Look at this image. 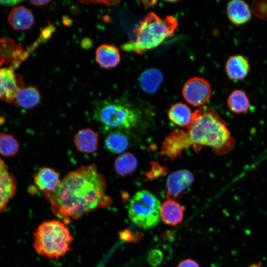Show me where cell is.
<instances>
[{
	"instance_id": "cell-15",
	"label": "cell",
	"mask_w": 267,
	"mask_h": 267,
	"mask_svg": "<svg viewBox=\"0 0 267 267\" xmlns=\"http://www.w3.org/2000/svg\"><path fill=\"white\" fill-rule=\"evenodd\" d=\"M250 64L248 59L241 55L231 56L225 64L226 73L232 80L245 79L250 71Z\"/></svg>"
},
{
	"instance_id": "cell-21",
	"label": "cell",
	"mask_w": 267,
	"mask_h": 267,
	"mask_svg": "<svg viewBox=\"0 0 267 267\" xmlns=\"http://www.w3.org/2000/svg\"><path fill=\"white\" fill-rule=\"evenodd\" d=\"M192 114L190 109L182 103L173 104L169 109L168 117L173 123L180 126L187 127L191 123Z\"/></svg>"
},
{
	"instance_id": "cell-29",
	"label": "cell",
	"mask_w": 267,
	"mask_h": 267,
	"mask_svg": "<svg viewBox=\"0 0 267 267\" xmlns=\"http://www.w3.org/2000/svg\"><path fill=\"white\" fill-rule=\"evenodd\" d=\"M21 0H0V4L7 6H13L19 3L22 2Z\"/></svg>"
},
{
	"instance_id": "cell-1",
	"label": "cell",
	"mask_w": 267,
	"mask_h": 267,
	"mask_svg": "<svg viewBox=\"0 0 267 267\" xmlns=\"http://www.w3.org/2000/svg\"><path fill=\"white\" fill-rule=\"evenodd\" d=\"M106 189L105 178L95 165L90 164L69 172L54 190L43 193L54 214L66 221L109 206L112 199Z\"/></svg>"
},
{
	"instance_id": "cell-4",
	"label": "cell",
	"mask_w": 267,
	"mask_h": 267,
	"mask_svg": "<svg viewBox=\"0 0 267 267\" xmlns=\"http://www.w3.org/2000/svg\"><path fill=\"white\" fill-rule=\"evenodd\" d=\"M73 238L65 223L58 220L44 221L34 233V248L39 255L57 259L71 249Z\"/></svg>"
},
{
	"instance_id": "cell-26",
	"label": "cell",
	"mask_w": 267,
	"mask_h": 267,
	"mask_svg": "<svg viewBox=\"0 0 267 267\" xmlns=\"http://www.w3.org/2000/svg\"><path fill=\"white\" fill-rule=\"evenodd\" d=\"M19 149V143L12 134L0 133V153L2 155L5 157L13 156Z\"/></svg>"
},
{
	"instance_id": "cell-18",
	"label": "cell",
	"mask_w": 267,
	"mask_h": 267,
	"mask_svg": "<svg viewBox=\"0 0 267 267\" xmlns=\"http://www.w3.org/2000/svg\"><path fill=\"white\" fill-rule=\"evenodd\" d=\"M184 209L178 202L172 199H168L161 207V218L167 224L175 226L182 222Z\"/></svg>"
},
{
	"instance_id": "cell-22",
	"label": "cell",
	"mask_w": 267,
	"mask_h": 267,
	"mask_svg": "<svg viewBox=\"0 0 267 267\" xmlns=\"http://www.w3.org/2000/svg\"><path fill=\"white\" fill-rule=\"evenodd\" d=\"M163 81L161 72L155 68L145 70L141 75L140 84L142 89L148 93L155 92Z\"/></svg>"
},
{
	"instance_id": "cell-16",
	"label": "cell",
	"mask_w": 267,
	"mask_h": 267,
	"mask_svg": "<svg viewBox=\"0 0 267 267\" xmlns=\"http://www.w3.org/2000/svg\"><path fill=\"white\" fill-rule=\"evenodd\" d=\"M9 24L16 30H28L34 23V15L26 7L20 5L12 8L8 16Z\"/></svg>"
},
{
	"instance_id": "cell-23",
	"label": "cell",
	"mask_w": 267,
	"mask_h": 267,
	"mask_svg": "<svg viewBox=\"0 0 267 267\" xmlns=\"http://www.w3.org/2000/svg\"><path fill=\"white\" fill-rule=\"evenodd\" d=\"M227 104L229 110L237 114L245 113L250 107L249 99L241 89L233 90L228 97Z\"/></svg>"
},
{
	"instance_id": "cell-9",
	"label": "cell",
	"mask_w": 267,
	"mask_h": 267,
	"mask_svg": "<svg viewBox=\"0 0 267 267\" xmlns=\"http://www.w3.org/2000/svg\"><path fill=\"white\" fill-rule=\"evenodd\" d=\"M24 54L20 44L10 38L0 39V66L11 63L10 68L13 71L25 59Z\"/></svg>"
},
{
	"instance_id": "cell-10",
	"label": "cell",
	"mask_w": 267,
	"mask_h": 267,
	"mask_svg": "<svg viewBox=\"0 0 267 267\" xmlns=\"http://www.w3.org/2000/svg\"><path fill=\"white\" fill-rule=\"evenodd\" d=\"M191 145L187 131L175 130L165 139L162 154L173 159L179 156L182 151Z\"/></svg>"
},
{
	"instance_id": "cell-6",
	"label": "cell",
	"mask_w": 267,
	"mask_h": 267,
	"mask_svg": "<svg viewBox=\"0 0 267 267\" xmlns=\"http://www.w3.org/2000/svg\"><path fill=\"white\" fill-rule=\"evenodd\" d=\"M95 119L105 127L129 129L138 121L137 113L131 108L116 101H98L95 106Z\"/></svg>"
},
{
	"instance_id": "cell-27",
	"label": "cell",
	"mask_w": 267,
	"mask_h": 267,
	"mask_svg": "<svg viewBox=\"0 0 267 267\" xmlns=\"http://www.w3.org/2000/svg\"><path fill=\"white\" fill-rule=\"evenodd\" d=\"M252 9L258 18L267 21V0L253 1Z\"/></svg>"
},
{
	"instance_id": "cell-14",
	"label": "cell",
	"mask_w": 267,
	"mask_h": 267,
	"mask_svg": "<svg viewBox=\"0 0 267 267\" xmlns=\"http://www.w3.org/2000/svg\"><path fill=\"white\" fill-rule=\"evenodd\" d=\"M99 135L90 128H85L77 132L74 137V143L77 149L82 153H91L96 150Z\"/></svg>"
},
{
	"instance_id": "cell-5",
	"label": "cell",
	"mask_w": 267,
	"mask_h": 267,
	"mask_svg": "<svg viewBox=\"0 0 267 267\" xmlns=\"http://www.w3.org/2000/svg\"><path fill=\"white\" fill-rule=\"evenodd\" d=\"M161 203L148 190L136 192L130 200L128 215L130 220L138 227L149 229L157 225L161 219Z\"/></svg>"
},
{
	"instance_id": "cell-25",
	"label": "cell",
	"mask_w": 267,
	"mask_h": 267,
	"mask_svg": "<svg viewBox=\"0 0 267 267\" xmlns=\"http://www.w3.org/2000/svg\"><path fill=\"white\" fill-rule=\"evenodd\" d=\"M137 166L135 157L131 153L126 152L119 156L115 160L114 169L117 174L126 176L133 173Z\"/></svg>"
},
{
	"instance_id": "cell-31",
	"label": "cell",
	"mask_w": 267,
	"mask_h": 267,
	"mask_svg": "<svg viewBox=\"0 0 267 267\" xmlns=\"http://www.w3.org/2000/svg\"><path fill=\"white\" fill-rule=\"evenodd\" d=\"M249 267H262V264L261 263L258 264H252L249 266Z\"/></svg>"
},
{
	"instance_id": "cell-30",
	"label": "cell",
	"mask_w": 267,
	"mask_h": 267,
	"mask_svg": "<svg viewBox=\"0 0 267 267\" xmlns=\"http://www.w3.org/2000/svg\"><path fill=\"white\" fill-rule=\"evenodd\" d=\"M30 2L36 6H44L48 4L50 0H30Z\"/></svg>"
},
{
	"instance_id": "cell-13",
	"label": "cell",
	"mask_w": 267,
	"mask_h": 267,
	"mask_svg": "<svg viewBox=\"0 0 267 267\" xmlns=\"http://www.w3.org/2000/svg\"><path fill=\"white\" fill-rule=\"evenodd\" d=\"M59 173L48 167H42L34 176V182L37 188L44 192L54 190L60 182Z\"/></svg>"
},
{
	"instance_id": "cell-24",
	"label": "cell",
	"mask_w": 267,
	"mask_h": 267,
	"mask_svg": "<svg viewBox=\"0 0 267 267\" xmlns=\"http://www.w3.org/2000/svg\"><path fill=\"white\" fill-rule=\"evenodd\" d=\"M104 145L110 152L120 154L127 149L129 145V140L123 133L113 131L109 133L105 138Z\"/></svg>"
},
{
	"instance_id": "cell-8",
	"label": "cell",
	"mask_w": 267,
	"mask_h": 267,
	"mask_svg": "<svg viewBox=\"0 0 267 267\" xmlns=\"http://www.w3.org/2000/svg\"><path fill=\"white\" fill-rule=\"evenodd\" d=\"M23 88L21 76L10 68H0V100L12 102L17 92Z\"/></svg>"
},
{
	"instance_id": "cell-7",
	"label": "cell",
	"mask_w": 267,
	"mask_h": 267,
	"mask_svg": "<svg viewBox=\"0 0 267 267\" xmlns=\"http://www.w3.org/2000/svg\"><path fill=\"white\" fill-rule=\"evenodd\" d=\"M182 93L188 103L193 106H201L210 99L211 88L209 83L204 79L193 77L185 83Z\"/></svg>"
},
{
	"instance_id": "cell-17",
	"label": "cell",
	"mask_w": 267,
	"mask_h": 267,
	"mask_svg": "<svg viewBox=\"0 0 267 267\" xmlns=\"http://www.w3.org/2000/svg\"><path fill=\"white\" fill-rule=\"evenodd\" d=\"M227 14L230 21L236 25H243L252 17L249 6L242 0L230 1L227 6Z\"/></svg>"
},
{
	"instance_id": "cell-28",
	"label": "cell",
	"mask_w": 267,
	"mask_h": 267,
	"mask_svg": "<svg viewBox=\"0 0 267 267\" xmlns=\"http://www.w3.org/2000/svg\"><path fill=\"white\" fill-rule=\"evenodd\" d=\"M177 267H199V266L194 260L187 259L180 262Z\"/></svg>"
},
{
	"instance_id": "cell-2",
	"label": "cell",
	"mask_w": 267,
	"mask_h": 267,
	"mask_svg": "<svg viewBox=\"0 0 267 267\" xmlns=\"http://www.w3.org/2000/svg\"><path fill=\"white\" fill-rule=\"evenodd\" d=\"M186 129L190 144L196 151L208 146L215 154L223 155L235 147V139L225 122L213 108L202 107L195 110Z\"/></svg>"
},
{
	"instance_id": "cell-3",
	"label": "cell",
	"mask_w": 267,
	"mask_h": 267,
	"mask_svg": "<svg viewBox=\"0 0 267 267\" xmlns=\"http://www.w3.org/2000/svg\"><path fill=\"white\" fill-rule=\"evenodd\" d=\"M178 26L176 18L167 16L162 19L153 12L149 13L134 29L135 40L121 45L123 50L142 54L157 47L174 35Z\"/></svg>"
},
{
	"instance_id": "cell-20",
	"label": "cell",
	"mask_w": 267,
	"mask_h": 267,
	"mask_svg": "<svg viewBox=\"0 0 267 267\" xmlns=\"http://www.w3.org/2000/svg\"><path fill=\"white\" fill-rule=\"evenodd\" d=\"M40 99V93L37 89L29 86L23 88L17 92L14 103L17 106L29 109L37 105Z\"/></svg>"
},
{
	"instance_id": "cell-19",
	"label": "cell",
	"mask_w": 267,
	"mask_h": 267,
	"mask_svg": "<svg viewBox=\"0 0 267 267\" xmlns=\"http://www.w3.org/2000/svg\"><path fill=\"white\" fill-rule=\"evenodd\" d=\"M95 60L102 68L115 67L118 65L121 60L119 51L113 45L101 44L96 50Z\"/></svg>"
},
{
	"instance_id": "cell-11",
	"label": "cell",
	"mask_w": 267,
	"mask_h": 267,
	"mask_svg": "<svg viewBox=\"0 0 267 267\" xmlns=\"http://www.w3.org/2000/svg\"><path fill=\"white\" fill-rule=\"evenodd\" d=\"M16 188L14 176L0 158V212L5 210L9 200L15 195Z\"/></svg>"
},
{
	"instance_id": "cell-12",
	"label": "cell",
	"mask_w": 267,
	"mask_h": 267,
	"mask_svg": "<svg viewBox=\"0 0 267 267\" xmlns=\"http://www.w3.org/2000/svg\"><path fill=\"white\" fill-rule=\"evenodd\" d=\"M194 177L187 170H179L171 174L167 178V197L172 199L179 195L192 183Z\"/></svg>"
}]
</instances>
